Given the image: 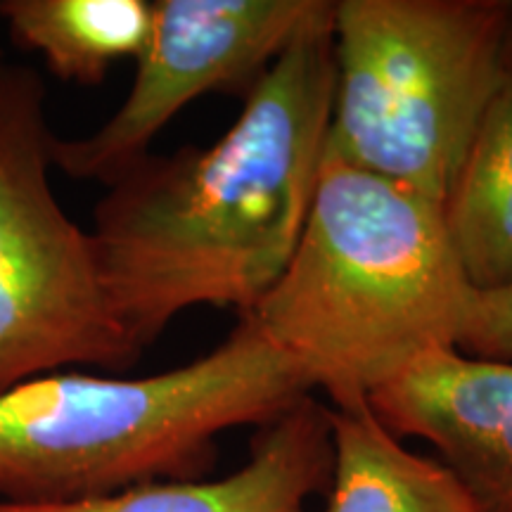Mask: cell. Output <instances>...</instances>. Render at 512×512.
I'll use <instances>...</instances> for the list:
<instances>
[{"mask_svg": "<svg viewBox=\"0 0 512 512\" xmlns=\"http://www.w3.org/2000/svg\"><path fill=\"white\" fill-rule=\"evenodd\" d=\"M313 394L292 358L240 316L216 349L147 377L57 370L0 394V501L64 503L195 482L221 434L264 427Z\"/></svg>", "mask_w": 512, "mask_h": 512, "instance_id": "3957f363", "label": "cell"}, {"mask_svg": "<svg viewBox=\"0 0 512 512\" xmlns=\"http://www.w3.org/2000/svg\"><path fill=\"white\" fill-rule=\"evenodd\" d=\"M368 403L399 439L427 441L477 512H512V363L439 351Z\"/></svg>", "mask_w": 512, "mask_h": 512, "instance_id": "52a82bcc", "label": "cell"}, {"mask_svg": "<svg viewBox=\"0 0 512 512\" xmlns=\"http://www.w3.org/2000/svg\"><path fill=\"white\" fill-rule=\"evenodd\" d=\"M444 219L467 283H512V17L501 74L444 202Z\"/></svg>", "mask_w": 512, "mask_h": 512, "instance_id": "30bf717a", "label": "cell"}, {"mask_svg": "<svg viewBox=\"0 0 512 512\" xmlns=\"http://www.w3.org/2000/svg\"><path fill=\"white\" fill-rule=\"evenodd\" d=\"M17 48L38 53L57 79L100 86L119 60H136L152 27L150 0H0Z\"/></svg>", "mask_w": 512, "mask_h": 512, "instance_id": "8fae6325", "label": "cell"}, {"mask_svg": "<svg viewBox=\"0 0 512 512\" xmlns=\"http://www.w3.org/2000/svg\"><path fill=\"white\" fill-rule=\"evenodd\" d=\"M470 290L439 202L325 155L292 259L247 316L347 406L456 351Z\"/></svg>", "mask_w": 512, "mask_h": 512, "instance_id": "7a4b0ae2", "label": "cell"}, {"mask_svg": "<svg viewBox=\"0 0 512 512\" xmlns=\"http://www.w3.org/2000/svg\"><path fill=\"white\" fill-rule=\"evenodd\" d=\"M0 57H5V55H3V50H0Z\"/></svg>", "mask_w": 512, "mask_h": 512, "instance_id": "4fadbf2b", "label": "cell"}, {"mask_svg": "<svg viewBox=\"0 0 512 512\" xmlns=\"http://www.w3.org/2000/svg\"><path fill=\"white\" fill-rule=\"evenodd\" d=\"M510 0H339L325 155L444 207L501 74Z\"/></svg>", "mask_w": 512, "mask_h": 512, "instance_id": "277c9868", "label": "cell"}, {"mask_svg": "<svg viewBox=\"0 0 512 512\" xmlns=\"http://www.w3.org/2000/svg\"><path fill=\"white\" fill-rule=\"evenodd\" d=\"M328 0H155L136 76L119 110L83 138H55L53 166L112 185L150 155L162 128L207 93H242Z\"/></svg>", "mask_w": 512, "mask_h": 512, "instance_id": "8992f818", "label": "cell"}, {"mask_svg": "<svg viewBox=\"0 0 512 512\" xmlns=\"http://www.w3.org/2000/svg\"><path fill=\"white\" fill-rule=\"evenodd\" d=\"M332 477L328 512H477L439 458L403 446L368 401L328 406Z\"/></svg>", "mask_w": 512, "mask_h": 512, "instance_id": "9c48e42d", "label": "cell"}, {"mask_svg": "<svg viewBox=\"0 0 512 512\" xmlns=\"http://www.w3.org/2000/svg\"><path fill=\"white\" fill-rule=\"evenodd\" d=\"M330 477L328 406L309 394L261 427L247 463L221 479L152 482L64 503L0 501V512H309Z\"/></svg>", "mask_w": 512, "mask_h": 512, "instance_id": "ba28073f", "label": "cell"}, {"mask_svg": "<svg viewBox=\"0 0 512 512\" xmlns=\"http://www.w3.org/2000/svg\"><path fill=\"white\" fill-rule=\"evenodd\" d=\"M332 10L292 38L211 145L147 155L107 185L91 238L128 337L145 351L192 306L247 316L292 259L328 145Z\"/></svg>", "mask_w": 512, "mask_h": 512, "instance_id": "6da1fadb", "label": "cell"}, {"mask_svg": "<svg viewBox=\"0 0 512 512\" xmlns=\"http://www.w3.org/2000/svg\"><path fill=\"white\" fill-rule=\"evenodd\" d=\"M456 351L475 361L512 363V283L467 294Z\"/></svg>", "mask_w": 512, "mask_h": 512, "instance_id": "7c38bea8", "label": "cell"}, {"mask_svg": "<svg viewBox=\"0 0 512 512\" xmlns=\"http://www.w3.org/2000/svg\"><path fill=\"white\" fill-rule=\"evenodd\" d=\"M53 143L41 76L0 57V394L57 370H126L143 354L91 233L50 188Z\"/></svg>", "mask_w": 512, "mask_h": 512, "instance_id": "5b68a950", "label": "cell"}]
</instances>
